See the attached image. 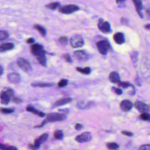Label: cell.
<instances>
[{"label": "cell", "mask_w": 150, "mask_h": 150, "mask_svg": "<svg viewBox=\"0 0 150 150\" xmlns=\"http://www.w3.org/2000/svg\"><path fill=\"white\" fill-rule=\"evenodd\" d=\"M96 47L100 54L105 55L107 53L111 46L107 40H101L96 43Z\"/></svg>", "instance_id": "6da1fadb"}, {"label": "cell", "mask_w": 150, "mask_h": 150, "mask_svg": "<svg viewBox=\"0 0 150 150\" xmlns=\"http://www.w3.org/2000/svg\"><path fill=\"white\" fill-rule=\"evenodd\" d=\"M13 91L9 88L2 91L1 93V103L2 104H8L11 98L13 96Z\"/></svg>", "instance_id": "7a4b0ae2"}, {"label": "cell", "mask_w": 150, "mask_h": 150, "mask_svg": "<svg viewBox=\"0 0 150 150\" xmlns=\"http://www.w3.org/2000/svg\"><path fill=\"white\" fill-rule=\"evenodd\" d=\"M66 118V116L63 114L52 112V113H49L46 115V118L45 119V120L47 122H55V121H63Z\"/></svg>", "instance_id": "3957f363"}, {"label": "cell", "mask_w": 150, "mask_h": 150, "mask_svg": "<svg viewBox=\"0 0 150 150\" xmlns=\"http://www.w3.org/2000/svg\"><path fill=\"white\" fill-rule=\"evenodd\" d=\"M79 10V7L74 4L63 5L59 8V11L64 14H70Z\"/></svg>", "instance_id": "277c9868"}, {"label": "cell", "mask_w": 150, "mask_h": 150, "mask_svg": "<svg viewBox=\"0 0 150 150\" xmlns=\"http://www.w3.org/2000/svg\"><path fill=\"white\" fill-rule=\"evenodd\" d=\"M31 53L36 57L45 54L46 52L44 50L43 47L38 43H34L30 46Z\"/></svg>", "instance_id": "5b68a950"}, {"label": "cell", "mask_w": 150, "mask_h": 150, "mask_svg": "<svg viewBox=\"0 0 150 150\" xmlns=\"http://www.w3.org/2000/svg\"><path fill=\"white\" fill-rule=\"evenodd\" d=\"M16 63L19 67L23 71L28 72L32 70L31 65L28 61L22 57H19L16 60Z\"/></svg>", "instance_id": "8992f818"}, {"label": "cell", "mask_w": 150, "mask_h": 150, "mask_svg": "<svg viewBox=\"0 0 150 150\" xmlns=\"http://www.w3.org/2000/svg\"><path fill=\"white\" fill-rule=\"evenodd\" d=\"M97 26L100 30L103 33H107L111 32V28L110 23L104 21L103 19H99Z\"/></svg>", "instance_id": "52a82bcc"}, {"label": "cell", "mask_w": 150, "mask_h": 150, "mask_svg": "<svg viewBox=\"0 0 150 150\" xmlns=\"http://www.w3.org/2000/svg\"><path fill=\"white\" fill-rule=\"evenodd\" d=\"M70 45L73 47H80L84 45V40L83 38L79 35H74L72 36L70 40Z\"/></svg>", "instance_id": "ba28073f"}, {"label": "cell", "mask_w": 150, "mask_h": 150, "mask_svg": "<svg viewBox=\"0 0 150 150\" xmlns=\"http://www.w3.org/2000/svg\"><path fill=\"white\" fill-rule=\"evenodd\" d=\"M92 138V136L90 132H84L81 134L78 135L75 138V140L80 143L87 142L90 141Z\"/></svg>", "instance_id": "9c48e42d"}, {"label": "cell", "mask_w": 150, "mask_h": 150, "mask_svg": "<svg viewBox=\"0 0 150 150\" xmlns=\"http://www.w3.org/2000/svg\"><path fill=\"white\" fill-rule=\"evenodd\" d=\"M134 107H135V108L139 112L144 113V112H147L148 111H150V108L149 107L145 104L143 102L138 101H136L134 104Z\"/></svg>", "instance_id": "30bf717a"}, {"label": "cell", "mask_w": 150, "mask_h": 150, "mask_svg": "<svg viewBox=\"0 0 150 150\" xmlns=\"http://www.w3.org/2000/svg\"><path fill=\"white\" fill-rule=\"evenodd\" d=\"M48 136H49V135L47 133H44V134H42L41 135H40L38 138H36L34 141V146H35V147L36 149H38L40 147V145L47 139Z\"/></svg>", "instance_id": "8fae6325"}, {"label": "cell", "mask_w": 150, "mask_h": 150, "mask_svg": "<svg viewBox=\"0 0 150 150\" xmlns=\"http://www.w3.org/2000/svg\"><path fill=\"white\" fill-rule=\"evenodd\" d=\"M120 108L124 111H129L133 106L132 102L128 100H124L120 103Z\"/></svg>", "instance_id": "7c38bea8"}, {"label": "cell", "mask_w": 150, "mask_h": 150, "mask_svg": "<svg viewBox=\"0 0 150 150\" xmlns=\"http://www.w3.org/2000/svg\"><path fill=\"white\" fill-rule=\"evenodd\" d=\"M113 39H114V42L118 45L123 44L125 41L124 35L122 32L115 33L113 35Z\"/></svg>", "instance_id": "4fadbf2b"}, {"label": "cell", "mask_w": 150, "mask_h": 150, "mask_svg": "<svg viewBox=\"0 0 150 150\" xmlns=\"http://www.w3.org/2000/svg\"><path fill=\"white\" fill-rule=\"evenodd\" d=\"M7 79L9 82L11 83H18L20 81V76L16 73H11L8 74Z\"/></svg>", "instance_id": "5bb4252c"}, {"label": "cell", "mask_w": 150, "mask_h": 150, "mask_svg": "<svg viewBox=\"0 0 150 150\" xmlns=\"http://www.w3.org/2000/svg\"><path fill=\"white\" fill-rule=\"evenodd\" d=\"M72 101V99L70 97H65L61 98L57 101H56L53 105V107H58V106H62L63 105H65L66 104H68L70 103Z\"/></svg>", "instance_id": "9a60e30c"}, {"label": "cell", "mask_w": 150, "mask_h": 150, "mask_svg": "<svg viewBox=\"0 0 150 150\" xmlns=\"http://www.w3.org/2000/svg\"><path fill=\"white\" fill-rule=\"evenodd\" d=\"M26 111H29V112H32L33 114L36 115H38L40 117H43L45 115V114L42 112V111H40L36 108H35L32 105H28L26 107Z\"/></svg>", "instance_id": "2e32d148"}, {"label": "cell", "mask_w": 150, "mask_h": 150, "mask_svg": "<svg viewBox=\"0 0 150 150\" xmlns=\"http://www.w3.org/2000/svg\"><path fill=\"white\" fill-rule=\"evenodd\" d=\"M74 55L79 60H86L88 58L87 54L83 50H76L74 52Z\"/></svg>", "instance_id": "e0dca14e"}, {"label": "cell", "mask_w": 150, "mask_h": 150, "mask_svg": "<svg viewBox=\"0 0 150 150\" xmlns=\"http://www.w3.org/2000/svg\"><path fill=\"white\" fill-rule=\"evenodd\" d=\"M132 2H133V3L135 5V9H136V11H137L138 14L139 15V16L141 18H142L143 15H142V12H141V10H142V1H140V0H133Z\"/></svg>", "instance_id": "ac0fdd59"}, {"label": "cell", "mask_w": 150, "mask_h": 150, "mask_svg": "<svg viewBox=\"0 0 150 150\" xmlns=\"http://www.w3.org/2000/svg\"><path fill=\"white\" fill-rule=\"evenodd\" d=\"M108 79L110 81L113 83H118L120 80L119 74L115 71H112L111 73H110L108 76Z\"/></svg>", "instance_id": "d6986e66"}, {"label": "cell", "mask_w": 150, "mask_h": 150, "mask_svg": "<svg viewBox=\"0 0 150 150\" xmlns=\"http://www.w3.org/2000/svg\"><path fill=\"white\" fill-rule=\"evenodd\" d=\"M14 47V45L12 43H4L0 46L1 52H4L7 50L12 49Z\"/></svg>", "instance_id": "ffe728a7"}, {"label": "cell", "mask_w": 150, "mask_h": 150, "mask_svg": "<svg viewBox=\"0 0 150 150\" xmlns=\"http://www.w3.org/2000/svg\"><path fill=\"white\" fill-rule=\"evenodd\" d=\"M31 86L34 87H49L53 86L52 83H44V82H36L32 83Z\"/></svg>", "instance_id": "44dd1931"}, {"label": "cell", "mask_w": 150, "mask_h": 150, "mask_svg": "<svg viewBox=\"0 0 150 150\" xmlns=\"http://www.w3.org/2000/svg\"><path fill=\"white\" fill-rule=\"evenodd\" d=\"M33 28L35 29H36V30H38L42 36H45L46 35V30L43 26H42L39 24H35L33 25Z\"/></svg>", "instance_id": "7402d4cb"}, {"label": "cell", "mask_w": 150, "mask_h": 150, "mask_svg": "<svg viewBox=\"0 0 150 150\" xmlns=\"http://www.w3.org/2000/svg\"><path fill=\"white\" fill-rule=\"evenodd\" d=\"M76 70L83 74H88L91 72V69L88 67H86L84 68L77 67H76Z\"/></svg>", "instance_id": "603a6c76"}, {"label": "cell", "mask_w": 150, "mask_h": 150, "mask_svg": "<svg viewBox=\"0 0 150 150\" xmlns=\"http://www.w3.org/2000/svg\"><path fill=\"white\" fill-rule=\"evenodd\" d=\"M36 59L42 66L43 67L46 66V58L45 54H43V55L36 57Z\"/></svg>", "instance_id": "cb8c5ba5"}, {"label": "cell", "mask_w": 150, "mask_h": 150, "mask_svg": "<svg viewBox=\"0 0 150 150\" xmlns=\"http://www.w3.org/2000/svg\"><path fill=\"white\" fill-rule=\"evenodd\" d=\"M59 5H60V4L59 2H51L50 4H48L46 5L45 7L49 9L54 10V9H56L57 7H59Z\"/></svg>", "instance_id": "d4e9b609"}, {"label": "cell", "mask_w": 150, "mask_h": 150, "mask_svg": "<svg viewBox=\"0 0 150 150\" xmlns=\"http://www.w3.org/2000/svg\"><path fill=\"white\" fill-rule=\"evenodd\" d=\"M53 137L56 139H62L63 137V134L61 130H56L54 132Z\"/></svg>", "instance_id": "484cf974"}, {"label": "cell", "mask_w": 150, "mask_h": 150, "mask_svg": "<svg viewBox=\"0 0 150 150\" xmlns=\"http://www.w3.org/2000/svg\"><path fill=\"white\" fill-rule=\"evenodd\" d=\"M139 118L143 121H150V114L148 112L141 113L139 115Z\"/></svg>", "instance_id": "4316f807"}, {"label": "cell", "mask_w": 150, "mask_h": 150, "mask_svg": "<svg viewBox=\"0 0 150 150\" xmlns=\"http://www.w3.org/2000/svg\"><path fill=\"white\" fill-rule=\"evenodd\" d=\"M106 146L109 149L114 150L118 148V145L115 142H108L106 144Z\"/></svg>", "instance_id": "83f0119b"}, {"label": "cell", "mask_w": 150, "mask_h": 150, "mask_svg": "<svg viewBox=\"0 0 150 150\" xmlns=\"http://www.w3.org/2000/svg\"><path fill=\"white\" fill-rule=\"evenodd\" d=\"M118 86L123 88H127L129 87H134L131 84H130L128 82H124V81H120L118 83Z\"/></svg>", "instance_id": "f1b7e54d"}, {"label": "cell", "mask_w": 150, "mask_h": 150, "mask_svg": "<svg viewBox=\"0 0 150 150\" xmlns=\"http://www.w3.org/2000/svg\"><path fill=\"white\" fill-rule=\"evenodd\" d=\"M0 148L1 150H18V149L14 146H6L2 144H1Z\"/></svg>", "instance_id": "f546056e"}, {"label": "cell", "mask_w": 150, "mask_h": 150, "mask_svg": "<svg viewBox=\"0 0 150 150\" xmlns=\"http://www.w3.org/2000/svg\"><path fill=\"white\" fill-rule=\"evenodd\" d=\"M68 80L65 79H61L57 83V86L59 87H63L68 84Z\"/></svg>", "instance_id": "4dcf8cb0"}, {"label": "cell", "mask_w": 150, "mask_h": 150, "mask_svg": "<svg viewBox=\"0 0 150 150\" xmlns=\"http://www.w3.org/2000/svg\"><path fill=\"white\" fill-rule=\"evenodd\" d=\"M138 53L136 51H134L133 52H132L130 54V56H131V59L132 60V61L134 62V63H135L137 62V60H138Z\"/></svg>", "instance_id": "1f68e13d"}, {"label": "cell", "mask_w": 150, "mask_h": 150, "mask_svg": "<svg viewBox=\"0 0 150 150\" xmlns=\"http://www.w3.org/2000/svg\"><path fill=\"white\" fill-rule=\"evenodd\" d=\"M9 35L7 32L5 30H1L0 31V40H3L6 39L8 37Z\"/></svg>", "instance_id": "d6a6232c"}, {"label": "cell", "mask_w": 150, "mask_h": 150, "mask_svg": "<svg viewBox=\"0 0 150 150\" xmlns=\"http://www.w3.org/2000/svg\"><path fill=\"white\" fill-rule=\"evenodd\" d=\"M14 111V109L13 108H1V112L4 114H11Z\"/></svg>", "instance_id": "836d02e7"}, {"label": "cell", "mask_w": 150, "mask_h": 150, "mask_svg": "<svg viewBox=\"0 0 150 150\" xmlns=\"http://www.w3.org/2000/svg\"><path fill=\"white\" fill-rule=\"evenodd\" d=\"M62 57L63 58V59L67 62H69V63H71L72 62V60H71V58L70 57V55L69 54V53H66V54H64L63 56H62Z\"/></svg>", "instance_id": "e575fe53"}, {"label": "cell", "mask_w": 150, "mask_h": 150, "mask_svg": "<svg viewBox=\"0 0 150 150\" xmlns=\"http://www.w3.org/2000/svg\"><path fill=\"white\" fill-rule=\"evenodd\" d=\"M67 40H68L66 36H62V37H60L59 39V42L63 45L67 44Z\"/></svg>", "instance_id": "d590c367"}, {"label": "cell", "mask_w": 150, "mask_h": 150, "mask_svg": "<svg viewBox=\"0 0 150 150\" xmlns=\"http://www.w3.org/2000/svg\"><path fill=\"white\" fill-rule=\"evenodd\" d=\"M112 91H114V93L117 95H121L122 93V91L121 89L118 88H116L114 87H112Z\"/></svg>", "instance_id": "8d00e7d4"}, {"label": "cell", "mask_w": 150, "mask_h": 150, "mask_svg": "<svg viewBox=\"0 0 150 150\" xmlns=\"http://www.w3.org/2000/svg\"><path fill=\"white\" fill-rule=\"evenodd\" d=\"M139 150H150V144H145L142 145Z\"/></svg>", "instance_id": "74e56055"}, {"label": "cell", "mask_w": 150, "mask_h": 150, "mask_svg": "<svg viewBox=\"0 0 150 150\" xmlns=\"http://www.w3.org/2000/svg\"><path fill=\"white\" fill-rule=\"evenodd\" d=\"M121 134L124 135H126V136H128V137H132L133 135V133L130 132V131H121Z\"/></svg>", "instance_id": "f35d334b"}, {"label": "cell", "mask_w": 150, "mask_h": 150, "mask_svg": "<svg viewBox=\"0 0 150 150\" xmlns=\"http://www.w3.org/2000/svg\"><path fill=\"white\" fill-rule=\"evenodd\" d=\"M13 101L16 104H18V103H21V102H22V100L20 98H18V97H13Z\"/></svg>", "instance_id": "ab89813d"}, {"label": "cell", "mask_w": 150, "mask_h": 150, "mask_svg": "<svg viewBox=\"0 0 150 150\" xmlns=\"http://www.w3.org/2000/svg\"><path fill=\"white\" fill-rule=\"evenodd\" d=\"M82 127H83L82 125L79 123H77L74 126V128L76 130H80L82 128Z\"/></svg>", "instance_id": "60d3db41"}, {"label": "cell", "mask_w": 150, "mask_h": 150, "mask_svg": "<svg viewBox=\"0 0 150 150\" xmlns=\"http://www.w3.org/2000/svg\"><path fill=\"white\" fill-rule=\"evenodd\" d=\"M35 42V39L32 38H30L26 40L27 43H33Z\"/></svg>", "instance_id": "b9f144b4"}, {"label": "cell", "mask_w": 150, "mask_h": 150, "mask_svg": "<svg viewBox=\"0 0 150 150\" xmlns=\"http://www.w3.org/2000/svg\"><path fill=\"white\" fill-rule=\"evenodd\" d=\"M28 146H29V148L30 149H32V150H36V149H37L35 147L34 145H32V144H29Z\"/></svg>", "instance_id": "7bdbcfd3"}, {"label": "cell", "mask_w": 150, "mask_h": 150, "mask_svg": "<svg viewBox=\"0 0 150 150\" xmlns=\"http://www.w3.org/2000/svg\"><path fill=\"white\" fill-rule=\"evenodd\" d=\"M59 111H61V112H69V110L68 109H64V110H59Z\"/></svg>", "instance_id": "ee69618b"}, {"label": "cell", "mask_w": 150, "mask_h": 150, "mask_svg": "<svg viewBox=\"0 0 150 150\" xmlns=\"http://www.w3.org/2000/svg\"><path fill=\"white\" fill-rule=\"evenodd\" d=\"M144 27H145V28L146 29H150V23H149V24L145 25L144 26Z\"/></svg>", "instance_id": "f6af8a7d"}, {"label": "cell", "mask_w": 150, "mask_h": 150, "mask_svg": "<svg viewBox=\"0 0 150 150\" xmlns=\"http://www.w3.org/2000/svg\"><path fill=\"white\" fill-rule=\"evenodd\" d=\"M146 13H147V16H148V18L150 19V11H146Z\"/></svg>", "instance_id": "bcb514c9"}, {"label": "cell", "mask_w": 150, "mask_h": 150, "mask_svg": "<svg viewBox=\"0 0 150 150\" xmlns=\"http://www.w3.org/2000/svg\"><path fill=\"white\" fill-rule=\"evenodd\" d=\"M0 67H1V76L2 74V72H3V68H2V66H0Z\"/></svg>", "instance_id": "7dc6e473"}]
</instances>
